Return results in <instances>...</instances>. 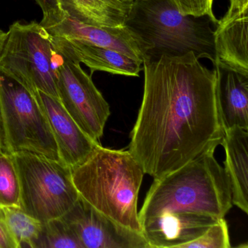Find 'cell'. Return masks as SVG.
<instances>
[{
	"label": "cell",
	"instance_id": "4",
	"mask_svg": "<svg viewBox=\"0 0 248 248\" xmlns=\"http://www.w3.org/2000/svg\"><path fill=\"white\" fill-rule=\"evenodd\" d=\"M211 24L208 16L181 14L172 0H133L124 25L146 45L145 60L193 53L216 66Z\"/></svg>",
	"mask_w": 248,
	"mask_h": 248
},
{
	"label": "cell",
	"instance_id": "13",
	"mask_svg": "<svg viewBox=\"0 0 248 248\" xmlns=\"http://www.w3.org/2000/svg\"><path fill=\"white\" fill-rule=\"evenodd\" d=\"M248 6L229 7L214 30L216 66L248 76Z\"/></svg>",
	"mask_w": 248,
	"mask_h": 248
},
{
	"label": "cell",
	"instance_id": "28",
	"mask_svg": "<svg viewBox=\"0 0 248 248\" xmlns=\"http://www.w3.org/2000/svg\"><path fill=\"white\" fill-rule=\"evenodd\" d=\"M122 2H133V0H120Z\"/></svg>",
	"mask_w": 248,
	"mask_h": 248
},
{
	"label": "cell",
	"instance_id": "3",
	"mask_svg": "<svg viewBox=\"0 0 248 248\" xmlns=\"http://www.w3.org/2000/svg\"><path fill=\"white\" fill-rule=\"evenodd\" d=\"M215 151L155 179L139 212L140 223L164 213H197L225 217L233 206L232 191Z\"/></svg>",
	"mask_w": 248,
	"mask_h": 248
},
{
	"label": "cell",
	"instance_id": "2",
	"mask_svg": "<svg viewBox=\"0 0 248 248\" xmlns=\"http://www.w3.org/2000/svg\"><path fill=\"white\" fill-rule=\"evenodd\" d=\"M72 173L84 201L119 226L142 233L138 200L145 172L130 151L98 145Z\"/></svg>",
	"mask_w": 248,
	"mask_h": 248
},
{
	"label": "cell",
	"instance_id": "25",
	"mask_svg": "<svg viewBox=\"0 0 248 248\" xmlns=\"http://www.w3.org/2000/svg\"><path fill=\"white\" fill-rule=\"evenodd\" d=\"M248 6V0H230L231 8H240Z\"/></svg>",
	"mask_w": 248,
	"mask_h": 248
},
{
	"label": "cell",
	"instance_id": "27",
	"mask_svg": "<svg viewBox=\"0 0 248 248\" xmlns=\"http://www.w3.org/2000/svg\"><path fill=\"white\" fill-rule=\"evenodd\" d=\"M0 149H2V136H1V127H0Z\"/></svg>",
	"mask_w": 248,
	"mask_h": 248
},
{
	"label": "cell",
	"instance_id": "7",
	"mask_svg": "<svg viewBox=\"0 0 248 248\" xmlns=\"http://www.w3.org/2000/svg\"><path fill=\"white\" fill-rule=\"evenodd\" d=\"M53 37L41 24L14 23L7 32L0 53V69L32 92L39 91L59 98Z\"/></svg>",
	"mask_w": 248,
	"mask_h": 248
},
{
	"label": "cell",
	"instance_id": "1",
	"mask_svg": "<svg viewBox=\"0 0 248 248\" xmlns=\"http://www.w3.org/2000/svg\"><path fill=\"white\" fill-rule=\"evenodd\" d=\"M143 64V98L128 150L145 174L156 179L220 145L217 73L193 53Z\"/></svg>",
	"mask_w": 248,
	"mask_h": 248
},
{
	"label": "cell",
	"instance_id": "14",
	"mask_svg": "<svg viewBox=\"0 0 248 248\" xmlns=\"http://www.w3.org/2000/svg\"><path fill=\"white\" fill-rule=\"evenodd\" d=\"M52 37L55 47L61 54L74 62L84 63L91 69L92 73L101 71L113 75L139 76L143 64L140 61L106 47Z\"/></svg>",
	"mask_w": 248,
	"mask_h": 248
},
{
	"label": "cell",
	"instance_id": "12",
	"mask_svg": "<svg viewBox=\"0 0 248 248\" xmlns=\"http://www.w3.org/2000/svg\"><path fill=\"white\" fill-rule=\"evenodd\" d=\"M218 219L197 213H164L140 222L149 248H182Z\"/></svg>",
	"mask_w": 248,
	"mask_h": 248
},
{
	"label": "cell",
	"instance_id": "17",
	"mask_svg": "<svg viewBox=\"0 0 248 248\" xmlns=\"http://www.w3.org/2000/svg\"><path fill=\"white\" fill-rule=\"evenodd\" d=\"M69 18L88 25H124L133 2L120 0H59Z\"/></svg>",
	"mask_w": 248,
	"mask_h": 248
},
{
	"label": "cell",
	"instance_id": "9",
	"mask_svg": "<svg viewBox=\"0 0 248 248\" xmlns=\"http://www.w3.org/2000/svg\"><path fill=\"white\" fill-rule=\"evenodd\" d=\"M62 217L83 248H149L142 233L119 226L80 197Z\"/></svg>",
	"mask_w": 248,
	"mask_h": 248
},
{
	"label": "cell",
	"instance_id": "16",
	"mask_svg": "<svg viewBox=\"0 0 248 248\" xmlns=\"http://www.w3.org/2000/svg\"><path fill=\"white\" fill-rule=\"evenodd\" d=\"M220 145L225 151V173L227 177L232 202L248 213V130L242 128L224 131Z\"/></svg>",
	"mask_w": 248,
	"mask_h": 248
},
{
	"label": "cell",
	"instance_id": "18",
	"mask_svg": "<svg viewBox=\"0 0 248 248\" xmlns=\"http://www.w3.org/2000/svg\"><path fill=\"white\" fill-rule=\"evenodd\" d=\"M0 216L5 220L20 245L34 248L40 236L43 222L26 213L20 207H0Z\"/></svg>",
	"mask_w": 248,
	"mask_h": 248
},
{
	"label": "cell",
	"instance_id": "21",
	"mask_svg": "<svg viewBox=\"0 0 248 248\" xmlns=\"http://www.w3.org/2000/svg\"><path fill=\"white\" fill-rule=\"evenodd\" d=\"M230 248L232 245L229 226L225 217H223L211 225L200 237L186 244L182 248Z\"/></svg>",
	"mask_w": 248,
	"mask_h": 248
},
{
	"label": "cell",
	"instance_id": "8",
	"mask_svg": "<svg viewBox=\"0 0 248 248\" xmlns=\"http://www.w3.org/2000/svg\"><path fill=\"white\" fill-rule=\"evenodd\" d=\"M57 52L56 69L59 101L79 127L100 143L111 114L109 104L80 63Z\"/></svg>",
	"mask_w": 248,
	"mask_h": 248
},
{
	"label": "cell",
	"instance_id": "15",
	"mask_svg": "<svg viewBox=\"0 0 248 248\" xmlns=\"http://www.w3.org/2000/svg\"><path fill=\"white\" fill-rule=\"evenodd\" d=\"M216 68L217 108L223 131L235 127L248 130V76Z\"/></svg>",
	"mask_w": 248,
	"mask_h": 248
},
{
	"label": "cell",
	"instance_id": "26",
	"mask_svg": "<svg viewBox=\"0 0 248 248\" xmlns=\"http://www.w3.org/2000/svg\"><path fill=\"white\" fill-rule=\"evenodd\" d=\"M7 38V32L0 30V53L2 52Z\"/></svg>",
	"mask_w": 248,
	"mask_h": 248
},
{
	"label": "cell",
	"instance_id": "6",
	"mask_svg": "<svg viewBox=\"0 0 248 248\" xmlns=\"http://www.w3.org/2000/svg\"><path fill=\"white\" fill-rule=\"evenodd\" d=\"M21 186L20 207L46 222L63 217L79 198L72 168L64 162L27 152L11 153Z\"/></svg>",
	"mask_w": 248,
	"mask_h": 248
},
{
	"label": "cell",
	"instance_id": "5",
	"mask_svg": "<svg viewBox=\"0 0 248 248\" xmlns=\"http://www.w3.org/2000/svg\"><path fill=\"white\" fill-rule=\"evenodd\" d=\"M2 150L27 152L61 160L53 130L35 92L0 69Z\"/></svg>",
	"mask_w": 248,
	"mask_h": 248
},
{
	"label": "cell",
	"instance_id": "23",
	"mask_svg": "<svg viewBox=\"0 0 248 248\" xmlns=\"http://www.w3.org/2000/svg\"><path fill=\"white\" fill-rule=\"evenodd\" d=\"M43 13V18L40 23L44 28L54 27L67 18L66 13L61 6L59 0H35Z\"/></svg>",
	"mask_w": 248,
	"mask_h": 248
},
{
	"label": "cell",
	"instance_id": "19",
	"mask_svg": "<svg viewBox=\"0 0 248 248\" xmlns=\"http://www.w3.org/2000/svg\"><path fill=\"white\" fill-rule=\"evenodd\" d=\"M34 248H83L75 232L62 217L43 222Z\"/></svg>",
	"mask_w": 248,
	"mask_h": 248
},
{
	"label": "cell",
	"instance_id": "22",
	"mask_svg": "<svg viewBox=\"0 0 248 248\" xmlns=\"http://www.w3.org/2000/svg\"><path fill=\"white\" fill-rule=\"evenodd\" d=\"M178 11L184 15L193 16H208L216 26V19L213 11L214 0H172Z\"/></svg>",
	"mask_w": 248,
	"mask_h": 248
},
{
	"label": "cell",
	"instance_id": "10",
	"mask_svg": "<svg viewBox=\"0 0 248 248\" xmlns=\"http://www.w3.org/2000/svg\"><path fill=\"white\" fill-rule=\"evenodd\" d=\"M46 30L53 37L111 49L142 63L146 59V45L126 25L98 27L84 24L67 17L60 24Z\"/></svg>",
	"mask_w": 248,
	"mask_h": 248
},
{
	"label": "cell",
	"instance_id": "11",
	"mask_svg": "<svg viewBox=\"0 0 248 248\" xmlns=\"http://www.w3.org/2000/svg\"><path fill=\"white\" fill-rule=\"evenodd\" d=\"M59 148L61 160L71 168L83 162L99 142L88 136L65 109L59 98L35 91Z\"/></svg>",
	"mask_w": 248,
	"mask_h": 248
},
{
	"label": "cell",
	"instance_id": "24",
	"mask_svg": "<svg viewBox=\"0 0 248 248\" xmlns=\"http://www.w3.org/2000/svg\"><path fill=\"white\" fill-rule=\"evenodd\" d=\"M0 248H21L5 220L0 216Z\"/></svg>",
	"mask_w": 248,
	"mask_h": 248
},
{
	"label": "cell",
	"instance_id": "20",
	"mask_svg": "<svg viewBox=\"0 0 248 248\" xmlns=\"http://www.w3.org/2000/svg\"><path fill=\"white\" fill-rule=\"evenodd\" d=\"M19 176L11 154L0 149V207H20Z\"/></svg>",
	"mask_w": 248,
	"mask_h": 248
}]
</instances>
